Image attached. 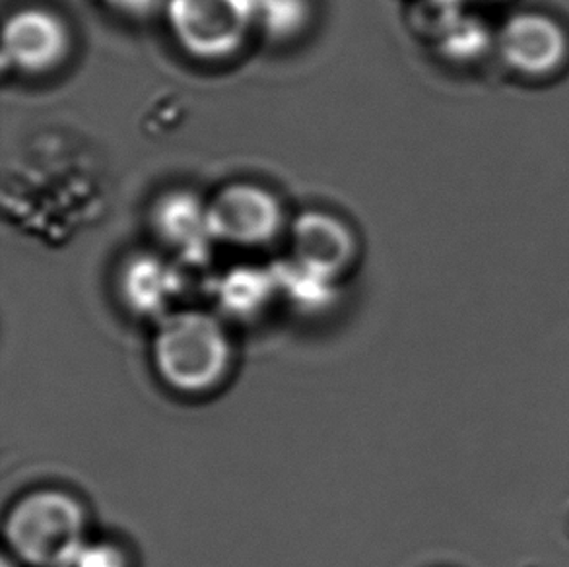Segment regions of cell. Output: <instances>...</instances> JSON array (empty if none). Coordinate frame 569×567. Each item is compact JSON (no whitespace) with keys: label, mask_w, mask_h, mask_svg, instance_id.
<instances>
[{"label":"cell","mask_w":569,"mask_h":567,"mask_svg":"<svg viewBox=\"0 0 569 567\" xmlns=\"http://www.w3.org/2000/svg\"><path fill=\"white\" fill-rule=\"evenodd\" d=\"M154 364L163 381L176 391H212L231 368L230 337L212 315H166L156 335Z\"/></svg>","instance_id":"cell-1"},{"label":"cell","mask_w":569,"mask_h":567,"mask_svg":"<svg viewBox=\"0 0 569 567\" xmlns=\"http://www.w3.org/2000/svg\"><path fill=\"white\" fill-rule=\"evenodd\" d=\"M86 511L69 491L38 490L18 499L8 514V546L31 567H72L84 548Z\"/></svg>","instance_id":"cell-2"},{"label":"cell","mask_w":569,"mask_h":567,"mask_svg":"<svg viewBox=\"0 0 569 567\" xmlns=\"http://www.w3.org/2000/svg\"><path fill=\"white\" fill-rule=\"evenodd\" d=\"M163 14L176 43L199 61H228L257 28L251 0H168Z\"/></svg>","instance_id":"cell-3"},{"label":"cell","mask_w":569,"mask_h":567,"mask_svg":"<svg viewBox=\"0 0 569 567\" xmlns=\"http://www.w3.org/2000/svg\"><path fill=\"white\" fill-rule=\"evenodd\" d=\"M208 226L214 241L228 246H269L284 228V210L261 185L239 181L208 202Z\"/></svg>","instance_id":"cell-4"},{"label":"cell","mask_w":569,"mask_h":567,"mask_svg":"<svg viewBox=\"0 0 569 567\" xmlns=\"http://www.w3.org/2000/svg\"><path fill=\"white\" fill-rule=\"evenodd\" d=\"M70 47L69 26L46 8H22L4 23L2 61L22 74L53 72L67 61Z\"/></svg>","instance_id":"cell-5"},{"label":"cell","mask_w":569,"mask_h":567,"mask_svg":"<svg viewBox=\"0 0 569 567\" xmlns=\"http://www.w3.org/2000/svg\"><path fill=\"white\" fill-rule=\"evenodd\" d=\"M293 259L325 277H340L355 262L356 238L347 223L321 210L298 216L292 226Z\"/></svg>","instance_id":"cell-6"},{"label":"cell","mask_w":569,"mask_h":567,"mask_svg":"<svg viewBox=\"0 0 569 567\" xmlns=\"http://www.w3.org/2000/svg\"><path fill=\"white\" fill-rule=\"evenodd\" d=\"M152 226L158 238L186 259L204 257L210 241H214L208 226V202L192 192L163 195L152 210Z\"/></svg>","instance_id":"cell-7"},{"label":"cell","mask_w":569,"mask_h":567,"mask_svg":"<svg viewBox=\"0 0 569 567\" xmlns=\"http://www.w3.org/2000/svg\"><path fill=\"white\" fill-rule=\"evenodd\" d=\"M179 275L154 255H139L124 267L121 290L131 309L144 315L162 314L179 291Z\"/></svg>","instance_id":"cell-8"},{"label":"cell","mask_w":569,"mask_h":567,"mask_svg":"<svg viewBox=\"0 0 569 567\" xmlns=\"http://www.w3.org/2000/svg\"><path fill=\"white\" fill-rule=\"evenodd\" d=\"M254 23L269 38L298 36L309 20L308 0H251Z\"/></svg>","instance_id":"cell-9"},{"label":"cell","mask_w":569,"mask_h":567,"mask_svg":"<svg viewBox=\"0 0 569 567\" xmlns=\"http://www.w3.org/2000/svg\"><path fill=\"white\" fill-rule=\"evenodd\" d=\"M277 288L274 272L259 269H239L223 278L220 296L231 309H251L267 301Z\"/></svg>","instance_id":"cell-10"},{"label":"cell","mask_w":569,"mask_h":567,"mask_svg":"<svg viewBox=\"0 0 569 567\" xmlns=\"http://www.w3.org/2000/svg\"><path fill=\"white\" fill-rule=\"evenodd\" d=\"M72 567H129V561L119 546L86 543Z\"/></svg>","instance_id":"cell-11"},{"label":"cell","mask_w":569,"mask_h":567,"mask_svg":"<svg viewBox=\"0 0 569 567\" xmlns=\"http://www.w3.org/2000/svg\"><path fill=\"white\" fill-rule=\"evenodd\" d=\"M113 14L127 20H148L166 10L168 0H100Z\"/></svg>","instance_id":"cell-12"}]
</instances>
